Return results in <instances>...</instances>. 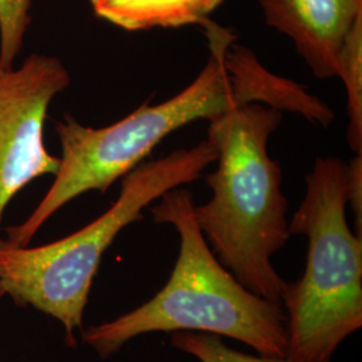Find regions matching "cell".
I'll list each match as a JSON object with an SVG mask.
<instances>
[{"mask_svg":"<svg viewBox=\"0 0 362 362\" xmlns=\"http://www.w3.org/2000/svg\"><path fill=\"white\" fill-rule=\"evenodd\" d=\"M207 65L194 82L161 104H144L116 124L93 129L66 116L55 125L62 157L55 180L38 207L10 228L13 242L26 246L52 215L89 191L106 192L119 177L137 168L158 144L196 119H212L247 104L266 105L305 116L313 95L306 86L278 77L262 65L251 49L236 43L231 28L207 19Z\"/></svg>","mask_w":362,"mask_h":362,"instance_id":"cell-1","label":"cell"},{"mask_svg":"<svg viewBox=\"0 0 362 362\" xmlns=\"http://www.w3.org/2000/svg\"><path fill=\"white\" fill-rule=\"evenodd\" d=\"M158 199L151 207L155 223L170 224L180 235L167 285L140 308L82 330V341L107 358L143 334L199 332L238 339L264 357L286 358L284 306L250 291L220 263L194 220L189 191L177 187Z\"/></svg>","mask_w":362,"mask_h":362,"instance_id":"cell-2","label":"cell"},{"mask_svg":"<svg viewBox=\"0 0 362 362\" xmlns=\"http://www.w3.org/2000/svg\"><path fill=\"white\" fill-rule=\"evenodd\" d=\"M282 112L247 104L209 119L218 168L206 177L212 199L194 216L220 263L250 291L282 305L286 281L272 257L290 233L282 169L267 152Z\"/></svg>","mask_w":362,"mask_h":362,"instance_id":"cell-3","label":"cell"},{"mask_svg":"<svg viewBox=\"0 0 362 362\" xmlns=\"http://www.w3.org/2000/svg\"><path fill=\"white\" fill-rule=\"evenodd\" d=\"M215 160L216 149L207 140L141 164L124 176L113 206L77 233L45 246L1 247L0 284L6 296L18 306H33L58 320L66 345L74 348L93 279L117 235L143 219L144 208L156 199L200 179Z\"/></svg>","mask_w":362,"mask_h":362,"instance_id":"cell-4","label":"cell"},{"mask_svg":"<svg viewBox=\"0 0 362 362\" xmlns=\"http://www.w3.org/2000/svg\"><path fill=\"white\" fill-rule=\"evenodd\" d=\"M348 164L317 157L306 176V194L288 224L290 235L309 240L306 270L286 284L293 362H332L338 346L362 326V236L346 220Z\"/></svg>","mask_w":362,"mask_h":362,"instance_id":"cell-5","label":"cell"},{"mask_svg":"<svg viewBox=\"0 0 362 362\" xmlns=\"http://www.w3.org/2000/svg\"><path fill=\"white\" fill-rule=\"evenodd\" d=\"M69 83L64 64L49 55L33 54L19 69L0 70V224L30 181L58 172L61 160L47 152L43 128L54 97Z\"/></svg>","mask_w":362,"mask_h":362,"instance_id":"cell-6","label":"cell"},{"mask_svg":"<svg viewBox=\"0 0 362 362\" xmlns=\"http://www.w3.org/2000/svg\"><path fill=\"white\" fill-rule=\"evenodd\" d=\"M266 23L293 40L315 77H338L339 55L362 0H259Z\"/></svg>","mask_w":362,"mask_h":362,"instance_id":"cell-7","label":"cell"},{"mask_svg":"<svg viewBox=\"0 0 362 362\" xmlns=\"http://www.w3.org/2000/svg\"><path fill=\"white\" fill-rule=\"evenodd\" d=\"M223 0H90L94 13L128 31L202 26Z\"/></svg>","mask_w":362,"mask_h":362,"instance_id":"cell-8","label":"cell"},{"mask_svg":"<svg viewBox=\"0 0 362 362\" xmlns=\"http://www.w3.org/2000/svg\"><path fill=\"white\" fill-rule=\"evenodd\" d=\"M338 77L348 95V141L356 155L362 152V18L350 30L339 55Z\"/></svg>","mask_w":362,"mask_h":362,"instance_id":"cell-9","label":"cell"},{"mask_svg":"<svg viewBox=\"0 0 362 362\" xmlns=\"http://www.w3.org/2000/svg\"><path fill=\"white\" fill-rule=\"evenodd\" d=\"M170 344L200 362H293L287 358L251 356L227 346L219 336L199 332H173Z\"/></svg>","mask_w":362,"mask_h":362,"instance_id":"cell-10","label":"cell"},{"mask_svg":"<svg viewBox=\"0 0 362 362\" xmlns=\"http://www.w3.org/2000/svg\"><path fill=\"white\" fill-rule=\"evenodd\" d=\"M31 0H0V70H11L23 47Z\"/></svg>","mask_w":362,"mask_h":362,"instance_id":"cell-11","label":"cell"},{"mask_svg":"<svg viewBox=\"0 0 362 362\" xmlns=\"http://www.w3.org/2000/svg\"><path fill=\"white\" fill-rule=\"evenodd\" d=\"M348 203L356 218V233L362 236V157H356L348 164Z\"/></svg>","mask_w":362,"mask_h":362,"instance_id":"cell-12","label":"cell"},{"mask_svg":"<svg viewBox=\"0 0 362 362\" xmlns=\"http://www.w3.org/2000/svg\"><path fill=\"white\" fill-rule=\"evenodd\" d=\"M6 296V291H4V288H3V286L0 284V299Z\"/></svg>","mask_w":362,"mask_h":362,"instance_id":"cell-13","label":"cell"}]
</instances>
